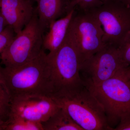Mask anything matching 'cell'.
<instances>
[{
	"label": "cell",
	"mask_w": 130,
	"mask_h": 130,
	"mask_svg": "<svg viewBox=\"0 0 130 130\" xmlns=\"http://www.w3.org/2000/svg\"><path fill=\"white\" fill-rule=\"evenodd\" d=\"M75 12V8L71 9L63 18L52 22L48 31L43 35L42 48L49 51L48 56L55 53L62 45Z\"/></svg>",
	"instance_id": "obj_11"
},
{
	"label": "cell",
	"mask_w": 130,
	"mask_h": 130,
	"mask_svg": "<svg viewBox=\"0 0 130 130\" xmlns=\"http://www.w3.org/2000/svg\"><path fill=\"white\" fill-rule=\"evenodd\" d=\"M128 7H129L130 9V0L129 2V3H128Z\"/></svg>",
	"instance_id": "obj_24"
},
{
	"label": "cell",
	"mask_w": 130,
	"mask_h": 130,
	"mask_svg": "<svg viewBox=\"0 0 130 130\" xmlns=\"http://www.w3.org/2000/svg\"><path fill=\"white\" fill-rule=\"evenodd\" d=\"M30 0H0V12L16 34L29 23L35 7Z\"/></svg>",
	"instance_id": "obj_10"
},
{
	"label": "cell",
	"mask_w": 130,
	"mask_h": 130,
	"mask_svg": "<svg viewBox=\"0 0 130 130\" xmlns=\"http://www.w3.org/2000/svg\"><path fill=\"white\" fill-rule=\"evenodd\" d=\"M129 70H130V67Z\"/></svg>",
	"instance_id": "obj_26"
},
{
	"label": "cell",
	"mask_w": 130,
	"mask_h": 130,
	"mask_svg": "<svg viewBox=\"0 0 130 130\" xmlns=\"http://www.w3.org/2000/svg\"><path fill=\"white\" fill-rule=\"evenodd\" d=\"M0 80L11 100L29 95L50 96L54 93L51 62L43 49L37 57L19 67L0 65Z\"/></svg>",
	"instance_id": "obj_1"
},
{
	"label": "cell",
	"mask_w": 130,
	"mask_h": 130,
	"mask_svg": "<svg viewBox=\"0 0 130 130\" xmlns=\"http://www.w3.org/2000/svg\"><path fill=\"white\" fill-rule=\"evenodd\" d=\"M125 67H128L123 64L118 48L107 45L81 64L80 72L86 86H96Z\"/></svg>",
	"instance_id": "obj_8"
},
{
	"label": "cell",
	"mask_w": 130,
	"mask_h": 130,
	"mask_svg": "<svg viewBox=\"0 0 130 130\" xmlns=\"http://www.w3.org/2000/svg\"><path fill=\"white\" fill-rule=\"evenodd\" d=\"M5 130H43L42 123L26 119L9 116Z\"/></svg>",
	"instance_id": "obj_14"
},
{
	"label": "cell",
	"mask_w": 130,
	"mask_h": 130,
	"mask_svg": "<svg viewBox=\"0 0 130 130\" xmlns=\"http://www.w3.org/2000/svg\"><path fill=\"white\" fill-rule=\"evenodd\" d=\"M76 13L69 29L77 49L81 65L107 46L103 41L104 33L100 23L88 11Z\"/></svg>",
	"instance_id": "obj_7"
},
{
	"label": "cell",
	"mask_w": 130,
	"mask_h": 130,
	"mask_svg": "<svg viewBox=\"0 0 130 130\" xmlns=\"http://www.w3.org/2000/svg\"><path fill=\"white\" fill-rule=\"evenodd\" d=\"M118 1L124 3L125 4L127 5L128 6V3H129L130 0H118Z\"/></svg>",
	"instance_id": "obj_22"
},
{
	"label": "cell",
	"mask_w": 130,
	"mask_h": 130,
	"mask_svg": "<svg viewBox=\"0 0 130 130\" xmlns=\"http://www.w3.org/2000/svg\"><path fill=\"white\" fill-rule=\"evenodd\" d=\"M71 9L77 7L81 11H87L102 4L101 0H70Z\"/></svg>",
	"instance_id": "obj_16"
},
{
	"label": "cell",
	"mask_w": 130,
	"mask_h": 130,
	"mask_svg": "<svg viewBox=\"0 0 130 130\" xmlns=\"http://www.w3.org/2000/svg\"><path fill=\"white\" fill-rule=\"evenodd\" d=\"M123 64L125 67L130 66V37L118 48Z\"/></svg>",
	"instance_id": "obj_18"
},
{
	"label": "cell",
	"mask_w": 130,
	"mask_h": 130,
	"mask_svg": "<svg viewBox=\"0 0 130 130\" xmlns=\"http://www.w3.org/2000/svg\"><path fill=\"white\" fill-rule=\"evenodd\" d=\"M100 23L105 44L119 48L130 37V9L118 0H109L87 11Z\"/></svg>",
	"instance_id": "obj_6"
},
{
	"label": "cell",
	"mask_w": 130,
	"mask_h": 130,
	"mask_svg": "<svg viewBox=\"0 0 130 130\" xmlns=\"http://www.w3.org/2000/svg\"><path fill=\"white\" fill-rule=\"evenodd\" d=\"M11 98L0 80V119L6 121L10 111Z\"/></svg>",
	"instance_id": "obj_15"
},
{
	"label": "cell",
	"mask_w": 130,
	"mask_h": 130,
	"mask_svg": "<svg viewBox=\"0 0 130 130\" xmlns=\"http://www.w3.org/2000/svg\"><path fill=\"white\" fill-rule=\"evenodd\" d=\"M42 124L43 130H84L60 108Z\"/></svg>",
	"instance_id": "obj_13"
},
{
	"label": "cell",
	"mask_w": 130,
	"mask_h": 130,
	"mask_svg": "<svg viewBox=\"0 0 130 130\" xmlns=\"http://www.w3.org/2000/svg\"><path fill=\"white\" fill-rule=\"evenodd\" d=\"M36 10L24 28L15 35L0 54L1 64L9 68L19 67L36 58L42 50L44 32Z\"/></svg>",
	"instance_id": "obj_4"
},
{
	"label": "cell",
	"mask_w": 130,
	"mask_h": 130,
	"mask_svg": "<svg viewBox=\"0 0 130 130\" xmlns=\"http://www.w3.org/2000/svg\"><path fill=\"white\" fill-rule=\"evenodd\" d=\"M103 2H105L107 1H109V0H101Z\"/></svg>",
	"instance_id": "obj_23"
},
{
	"label": "cell",
	"mask_w": 130,
	"mask_h": 130,
	"mask_svg": "<svg viewBox=\"0 0 130 130\" xmlns=\"http://www.w3.org/2000/svg\"><path fill=\"white\" fill-rule=\"evenodd\" d=\"M48 56L53 83V94L71 90L83 83L80 76V56L69 27L62 45L55 53Z\"/></svg>",
	"instance_id": "obj_5"
},
{
	"label": "cell",
	"mask_w": 130,
	"mask_h": 130,
	"mask_svg": "<svg viewBox=\"0 0 130 130\" xmlns=\"http://www.w3.org/2000/svg\"><path fill=\"white\" fill-rule=\"evenodd\" d=\"M7 26L6 21L0 12V33L5 29Z\"/></svg>",
	"instance_id": "obj_20"
},
{
	"label": "cell",
	"mask_w": 130,
	"mask_h": 130,
	"mask_svg": "<svg viewBox=\"0 0 130 130\" xmlns=\"http://www.w3.org/2000/svg\"><path fill=\"white\" fill-rule=\"evenodd\" d=\"M50 97L84 130H111L104 109L83 83L73 89L54 93Z\"/></svg>",
	"instance_id": "obj_2"
},
{
	"label": "cell",
	"mask_w": 130,
	"mask_h": 130,
	"mask_svg": "<svg viewBox=\"0 0 130 130\" xmlns=\"http://www.w3.org/2000/svg\"><path fill=\"white\" fill-rule=\"evenodd\" d=\"M60 108L50 96H21L11 100L9 116H17L42 123L47 120Z\"/></svg>",
	"instance_id": "obj_9"
},
{
	"label": "cell",
	"mask_w": 130,
	"mask_h": 130,
	"mask_svg": "<svg viewBox=\"0 0 130 130\" xmlns=\"http://www.w3.org/2000/svg\"><path fill=\"white\" fill-rule=\"evenodd\" d=\"M15 35L13 29L9 25L0 33V54L9 45Z\"/></svg>",
	"instance_id": "obj_17"
},
{
	"label": "cell",
	"mask_w": 130,
	"mask_h": 130,
	"mask_svg": "<svg viewBox=\"0 0 130 130\" xmlns=\"http://www.w3.org/2000/svg\"><path fill=\"white\" fill-rule=\"evenodd\" d=\"M6 126V121L0 119V130H5Z\"/></svg>",
	"instance_id": "obj_21"
},
{
	"label": "cell",
	"mask_w": 130,
	"mask_h": 130,
	"mask_svg": "<svg viewBox=\"0 0 130 130\" xmlns=\"http://www.w3.org/2000/svg\"><path fill=\"white\" fill-rule=\"evenodd\" d=\"M114 130H130V119L120 123Z\"/></svg>",
	"instance_id": "obj_19"
},
{
	"label": "cell",
	"mask_w": 130,
	"mask_h": 130,
	"mask_svg": "<svg viewBox=\"0 0 130 130\" xmlns=\"http://www.w3.org/2000/svg\"><path fill=\"white\" fill-rule=\"evenodd\" d=\"M39 23L44 31L54 21L67 13L70 9V0H33Z\"/></svg>",
	"instance_id": "obj_12"
},
{
	"label": "cell",
	"mask_w": 130,
	"mask_h": 130,
	"mask_svg": "<svg viewBox=\"0 0 130 130\" xmlns=\"http://www.w3.org/2000/svg\"><path fill=\"white\" fill-rule=\"evenodd\" d=\"M130 67L122 68L98 85L86 86L102 107L112 130L130 119Z\"/></svg>",
	"instance_id": "obj_3"
},
{
	"label": "cell",
	"mask_w": 130,
	"mask_h": 130,
	"mask_svg": "<svg viewBox=\"0 0 130 130\" xmlns=\"http://www.w3.org/2000/svg\"><path fill=\"white\" fill-rule=\"evenodd\" d=\"M32 2H33V3H34V2H33V0H30Z\"/></svg>",
	"instance_id": "obj_25"
}]
</instances>
